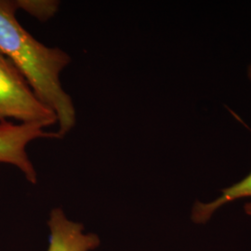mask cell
<instances>
[{
	"label": "cell",
	"mask_w": 251,
	"mask_h": 251,
	"mask_svg": "<svg viewBox=\"0 0 251 251\" xmlns=\"http://www.w3.org/2000/svg\"><path fill=\"white\" fill-rule=\"evenodd\" d=\"M48 127L43 122L15 124L8 120L0 121V163L17 167L28 181L36 183V171L27 154L26 147L37 139H59L56 131H47Z\"/></svg>",
	"instance_id": "cell-3"
},
{
	"label": "cell",
	"mask_w": 251,
	"mask_h": 251,
	"mask_svg": "<svg viewBox=\"0 0 251 251\" xmlns=\"http://www.w3.org/2000/svg\"><path fill=\"white\" fill-rule=\"evenodd\" d=\"M14 2L17 9H23L40 22L53 18L60 7V2L55 0H16Z\"/></svg>",
	"instance_id": "cell-6"
},
{
	"label": "cell",
	"mask_w": 251,
	"mask_h": 251,
	"mask_svg": "<svg viewBox=\"0 0 251 251\" xmlns=\"http://www.w3.org/2000/svg\"><path fill=\"white\" fill-rule=\"evenodd\" d=\"M48 224L50 229L48 251H90L100 245L96 234L83 233V226L69 221L61 208H54Z\"/></svg>",
	"instance_id": "cell-4"
},
{
	"label": "cell",
	"mask_w": 251,
	"mask_h": 251,
	"mask_svg": "<svg viewBox=\"0 0 251 251\" xmlns=\"http://www.w3.org/2000/svg\"><path fill=\"white\" fill-rule=\"evenodd\" d=\"M17 10L14 1L0 0V53L16 66L37 98L55 114L56 132L63 139L76 124L72 97L61 82V74L71 63V56L38 41L19 23Z\"/></svg>",
	"instance_id": "cell-1"
},
{
	"label": "cell",
	"mask_w": 251,
	"mask_h": 251,
	"mask_svg": "<svg viewBox=\"0 0 251 251\" xmlns=\"http://www.w3.org/2000/svg\"><path fill=\"white\" fill-rule=\"evenodd\" d=\"M251 198V172L242 180L222 190V196L209 203L197 201L192 210V220L196 224H205L218 208L241 198ZM247 214L251 215V203L245 206Z\"/></svg>",
	"instance_id": "cell-5"
},
{
	"label": "cell",
	"mask_w": 251,
	"mask_h": 251,
	"mask_svg": "<svg viewBox=\"0 0 251 251\" xmlns=\"http://www.w3.org/2000/svg\"><path fill=\"white\" fill-rule=\"evenodd\" d=\"M8 119L57 124L53 112L37 98L16 66L0 53V121Z\"/></svg>",
	"instance_id": "cell-2"
}]
</instances>
